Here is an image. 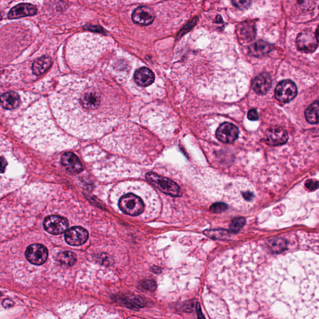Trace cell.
<instances>
[{
  "label": "cell",
  "mask_w": 319,
  "mask_h": 319,
  "mask_svg": "<svg viewBox=\"0 0 319 319\" xmlns=\"http://www.w3.org/2000/svg\"><path fill=\"white\" fill-rule=\"evenodd\" d=\"M76 256L75 253L70 252H64L59 253L58 256V260L62 265L65 266H72L76 262Z\"/></svg>",
  "instance_id": "21"
},
{
  "label": "cell",
  "mask_w": 319,
  "mask_h": 319,
  "mask_svg": "<svg viewBox=\"0 0 319 319\" xmlns=\"http://www.w3.org/2000/svg\"><path fill=\"white\" fill-rule=\"evenodd\" d=\"M141 286H143V288H145L146 290L149 291H155V289L157 288L156 283H155L154 280H144Z\"/></svg>",
  "instance_id": "26"
},
{
  "label": "cell",
  "mask_w": 319,
  "mask_h": 319,
  "mask_svg": "<svg viewBox=\"0 0 319 319\" xmlns=\"http://www.w3.org/2000/svg\"><path fill=\"white\" fill-rule=\"evenodd\" d=\"M232 4L240 10H244L250 6L252 2L247 1V0H238V1H233Z\"/></svg>",
  "instance_id": "25"
},
{
  "label": "cell",
  "mask_w": 319,
  "mask_h": 319,
  "mask_svg": "<svg viewBox=\"0 0 319 319\" xmlns=\"http://www.w3.org/2000/svg\"><path fill=\"white\" fill-rule=\"evenodd\" d=\"M247 118L252 121H256L259 119V115L256 109H252L247 113Z\"/></svg>",
  "instance_id": "28"
},
{
  "label": "cell",
  "mask_w": 319,
  "mask_h": 319,
  "mask_svg": "<svg viewBox=\"0 0 319 319\" xmlns=\"http://www.w3.org/2000/svg\"><path fill=\"white\" fill-rule=\"evenodd\" d=\"M245 224H246V220L244 218H235L230 223V230L231 232L238 233L243 228Z\"/></svg>",
  "instance_id": "23"
},
{
  "label": "cell",
  "mask_w": 319,
  "mask_h": 319,
  "mask_svg": "<svg viewBox=\"0 0 319 319\" xmlns=\"http://www.w3.org/2000/svg\"><path fill=\"white\" fill-rule=\"evenodd\" d=\"M20 97L14 92H7L0 96V104L8 110H13L20 105Z\"/></svg>",
  "instance_id": "17"
},
{
  "label": "cell",
  "mask_w": 319,
  "mask_h": 319,
  "mask_svg": "<svg viewBox=\"0 0 319 319\" xmlns=\"http://www.w3.org/2000/svg\"><path fill=\"white\" fill-rule=\"evenodd\" d=\"M298 94V89L296 84L290 80L280 82L275 90V96L278 101L288 103L293 100Z\"/></svg>",
  "instance_id": "4"
},
{
  "label": "cell",
  "mask_w": 319,
  "mask_h": 319,
  "mask_svg": "<svg viewBox=\"0 0 319 319\" xmlns=\"http://www.w3.org/2000/svg\"><path fill=\"white\" fill-rule=\"evenodd\" d=\"M272 80L268 73H263L256 77L252 83V88L256 93L264 95L268 93L271 88Z\"/></svg>",
  "instance_id": "12"
},
{
  "label": "cell",
  "mask_w": 319,
  "mask_h": 319,
  "mask_svg": "<svg viewBox=\"0 0 319 319\" xmlns=\"http://www.w3.org/2000/svg\"><path fill=\"white\" fill-rule=\"evenodd\" d=\"M119 206L124 214L130 216L137 217L143 214L144 204L143 200L132 193L125 195L120 199Z\"/></svg>",
  "instance_id": "3"
},
{
  "label": "cell",
  "mask_w": 319,
  "mask_h": 319,
  "mask_svg": "<svg viewBox=\"0 0 319 319\" xmlns=\"http://www.w3.org/2000/svg\"><path fill=\"white\" fill-rule=\"evenodd\" d=\"M2 296V294H1V293H0V298H1Z\"/></svg>",
  "instance_id": "32"
},
{
  "label": "cell",
  "mask_w": 319,
  "mask_h": 319,
  "mask_svg": "<svg viewBox=\"0 0 319 319\" xmlns=\"http://www.w3.org/2000/svg\"><path fill=\"white\" fill-rule=\"evenodd\" d=\"M146 179L154 187L165 194L173 197H180L182 195L181 188L170 179L153 172L147 173Z\"/></svg>",
  "instance_id": "2"
},
{
  "label": "cell",
  "mask_w": 319,
  "mask_h": 319,
  "mask_svg": "<svg viewBox=\"0 0 319 319\" xmlns=\"http://www.w3.org/2000/svg\"><path fill=\"white\" fill-rule=\"evenodd\" d=\"M269 246L274 253H279L285 250L287 247V242L282 239H274L269 242Z\"/></svg>",
  "instance_id": "22"
},
{
  "label": "cell",
  "mask_w": 319,
  "mask_h": 319,
  "mask_svg": "<svg viewBox=\"0 0 319 319\" xmlns=\"http://www.w3.org/2000/svg\"><path fill=\"white\" fill-rule=\"evenodd\" d=\"M239 39L242 43H247L255 40L256 34V26L252 21L244 22L239 24L238 29Z\"/></svg>",
  "instance_id": "14"
},
{
  "label": "cell",
  "mask_w": 319,
  "mask_h": 319,
  "mask_svg": "<svg viewBox=\"0 0 319 319\" xmlns=\"http://www.w3.org/2000/svg\"><path fill=\"white\" fill-rule=\"evenodd\" d=\"M216 135L218 140L222 143H233L238 137V128L233 124L225 122L218 128Z\"/></svg>",
  "instance_id": "9"
},
{
  "label": "cell",
  "mask_w": 319,
  "mask_h": 319,
  "mask_svg": "<svg viewBox=\"0 0 319 319\" xmlns=\"http://www.w3.org/2000/svg\"><path fill=\"white\" fill-rule=\"evenodd\" d=\"M310 31L302 32L297 38L296 44L298 50L303 53H310L318 47V35Z\"/></svg>",
  "instance_id": "5"
},
{
  "label": "cell",
  "mask_w": 319,
  "mask_h": 319,
  "mask_svg": "<svg viewBox=\"0 0 319 319\" xmlns=\"http://www.w3.org/2000/svg\"><path fill=\"white\" fill-rule=\"evenodd\" d=\"M43 226L49 233L58 235L67 231L69 223L65 218L52 215L45 218Z\"/></svg>",
  "instance_id": "6"
},
{
  "label": "cell",
  "mask_w": 319,
  "mask_h": 319,
  "mask_svg": "<svg viewBox=\"0 0 319 319\" xmlns=\"http://www.w3.org/2000/svg\"><path fill=\"white\" fill-rule=\"evenodd\" d=\"M26 257L30 263L42 265L48 257V250L42 244H32L27 248Z\"/></svg>",
  "instance_id": "8"
},
{
  "label": "cell",
  "mask_w": 319,
  "mask_h": 319,
  "mask_svg": "<svg viewBox=\"0 0 319 319\" xmlns=\"http://www.w3.org/2000/svg\"><path fill=\"white\" fill-rule=\"evenodd\" d=\"M52 64L53 61L50 57L43 56L34 62L32 67V73L37 76L42 75L50 69Z\"/></svg>",
  "instance_id": "19"
},
{
  "label": "cell",
  "mask_w": 319,
  "mask_h": 319,
  "mask_svg": "<svg viewBox=\"0 0 319 319\" xmlns=\"http://www.w3.org/2000/svg\"><path fill=\"white\" fill-rule=\"evenodd\" d=\"M197 313H198V319H204V316L201 313L200 305H197Z\"/></svg>",
  "instance_id": "31"
},
{
  "label": "cell",
  "mask_w": 319,
  "mask_h": 319,
  "mask_svg": "<svg viewBox=\"0 0 319 319\" xmlns=\"http://www.w3.org/2000/svg\"><path fill=\"white\" fill-rule=\"evenodd\" d=\"M134 80L138 85L147 87L154 83L155 76L149 68L143 67L136 70L134 73Z\"/></svg>",
  "instance_id": "16"
},
{
  "label": "cell",
  "mask_w": 319,
  "mask_h": 319,
  "mask_svg": "<svg viewBox=\"0 0 319 319\" xmlns=\"http://www.w3.org/2000/svg\"><path fill=\"white\" fill-rule=\"evenodd\" d=\"M8 163L5 158L0 156V173L5 172Z\"/></svg>",
  "instance_id": "29"
},
{
  "label": "cell",
  "mask_w": 319,
  "mask_h": 319,
  "mask_svg": "<svg viewBox=\"0 0 319 319\" xmlns=\"http://www.w3.org/2000/svg\"><path fill=\"white\" fill-rule=\"evenodd\" d=\"M61 163L68 172L80 173L83 170V165L79 158L72 152L65 153L61 157Z\"/></svg>",
  "instance_id": "13"
},
{
  "label": "cell",
  "mask_w": 319,
  "mask_h": 319,
  "mask_svg": "<svg viewBox=\"0 0 319 319\" xmlns=\"http://www.w3.org/2000/svg\"><path fill=\"white\" fill-rule=\"evenodd\" d=\"M318 100H316V101L312 103L305 112V118H306L307 122H309L310 124H316L318 123Z\"/></svg>",
  "instance_id": "20"
},
{
  "label": "cell",
  "mask_w": 319,
  "mask_h": 319,
  "mask_svg": "<svg viewBox=\"0 0 319 319\" xmlns=\"http://www.w3.org/2000/svg\"><path fill=\"white\" fill-rule=\"evenodd\" d=\"M120 99L105 84L84 79L69 82L54 95V117L68 129H87L115 119Z\"/></svg>",
  "instance_id": "1"
},
{
  "label": "cell",
  "mask_w": 319,
  "mask_h": 319,
  "mask_svg": "<svg viewBox=\"0 0 319 319\" xmlns=\"http://www.w3.org/2000/svg\"><path fill=\"white\" fill-rule=\"evenodd\" d=\"M88 237L87 231L81 226H75L70 228L65 234V241L72 246H81L85 243Z\"/></svg>",
  "instance_id": "10"
},
{
  "label": "cell",
  "mask_w": 319,
  "mask_h": 319,
  "mask_svg": "<svg viewBox=\"0 0 319 319\" xmlns=\"http://www.w3.org/2000/svg\"><path fill=\"white\" fill-rule=\"evenodd\" d=\"M305 187L310 191H315L318 189V183L314 180H309L305 183Z\"/></svg>",
  "instance_id": "27"
},
{
  "label": "cell",
  "mask_w": 319,
  "mask_h": 319,
  "mask_svg": "<svg viewBox=\"0 0 319 319\" xmlns=\"http://www.w3.org/2000/svg\"><path fill=\"white\" fill-rule=\"evenodd\" d=\"M272 50V46L263 40L252 44L249 47V54L255 57L265 56Z\"/></svg>",
  "instance_id": "18"
},
{
  "label": "cell",
  "mask_w": 319,
  "mask_h": 319,
  "mask_svg": "<svg viewBox=\"0 0 319 319\" xmlns=\"http://www.w3.org/2000/svg\"><path fill=\"white\" fill-rule=\"evenodd\" d=\"M155 18L154 10L147 6L140 7L134 10L132 15V20L136 24L147 26L152 23Z\"/></svg>",
  "instance_id": "11"
},
{
  "label": "cell",
  "mask_w": 319,
  "mask_h": 319,
  "mask_svg": "<svg viewBox=\"0 0 319 319\" xmlns=\"http://www.w3.org/2000/svg\"><path fill=\"white\" fill-rule=\"evenodd\" d=\"M37 13V8L31 4H22L16 5L10 10L8 13V18L10 19H17L24 16H32L36 15Z\"/></svg>",
  "instance_id": "15"
},
{
  "label": "cell",
  "mask_w": 319,
  "mask_h": 319,
  "mask_svg": "<svg viewBox=\"0 0 319 319\" xmlns=\"http://www.w3.org/2000/svg\"><path fill=\"white\" fill-rule=\"evenodd\" d=\"M228 208L227 204L224 203H217L212 204L209 210L214 214H220L227 210Z\"/></svg>",
  "instance_id": "24"
},
{
  "label": "cell",
  "mask_w": 319,
  "mask_h": 319,
  "mask_svg": "<svg viewBox=\"0 0 319 319\" xmlns=\"http://www.w3.org/2000/svg\"><path fill=\"white\" fill-rule=\"evenodd\" d=\"M289 138L288 133L283 128L274 126L267 130L265 135V141L267 144L271 146L283 145L287 143Z\"/></svg>",
  "instance_id": "7"
},
{
  "label": "cell",
  "mask_w": 319,
  "mask_h": 319,
  "mask_svg": "<svg viewBox=\"0 0 319 319\" xmlns=\"http://www.w3.org/2000/svg\"><path fill=\"white\" fill-rule=\"evenodd\" d=\"M3 305H4V307L5 308L12 307L14 305V302H13L12 300L5 299L4 302H3Z\"/></svg>",
  "instance_id": "30"
}]
</instances>
